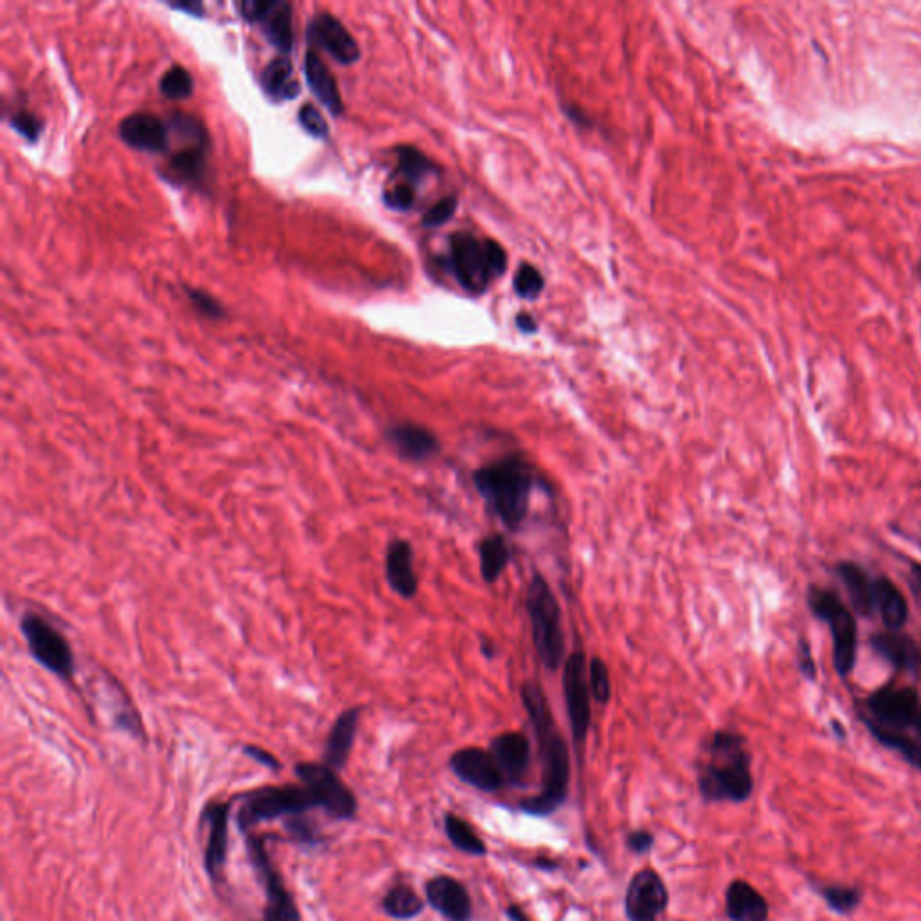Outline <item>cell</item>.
<instances>
[{
	"instance_id": "6da1fadb",
	"label": "cell",
	"mask_w": 921,
	"mask_h": 921,
	"mask_svg": "<svg viewBox=\"0 0 921 921\" xmlns=\"http://www.w3.org/2000/svg\"><path fill=\"white\" fill-rule=\"evenodd\" d=\"M522 706L526 709L533 733L538 742L542 763V788L536 796L519 801V810L533 818H547L565 805L571 781L568 742L552 719L546 693L536 682H524L521 687Z\"/></svg>"
},
{
	"instance_id": "7a4b0ae2",
	"label": "cell",
	"mask_w": 921,
	"mask_h": 921,
	"mask_svg": "<svg viewBox=\"0 0 921 921\" xmlns=\"http://www.w3.org/2000/svg\"><path fill=\"white\" fill-rule=\"evenodd\" d=\"M697 785L704 802L709 805L749 801L755 792V776L744 734L731 729H719L711 734L706 758L698 766Z\"/></svg>"
},
{
	"instance_id": "3957f363",
	"label": "cell",
	"mask_w": 921,
	"mask_h": 921,
	"mask_svg": "<svg viewBox=\"0 0 921 921\" xmlns=\"http://www.w3.org/2000/svg\"><path fill=\"white\" fill-rule=\"evenodd\" d=\"M474 486L485 500L488 510L505 524L506 530L519 532L526 521L535 469L522 453H506L505 458L475 470Z\"/></svg>"
},
{
	"instance_id": "277c9868",
	"label": "cell",
	"mask_w": 921,
	"mask_h": 921,
	"mask_svg": "<svg viewBox=\"0 0 921 921\" xmlns=\"http://www.w3.org/2000/svg\"><path fill=\"white\" fill-rule=\"evenodd\" d=\"M448 266L459 287L481 296L508 269L505 247L495 240H483L470 231H459L448 245Z\"/></svg>"
},
{
	"instance_id": "5b68a950",
	"label": "cell",
	"mask_w": 921,
	"mask_h": 921,
	"mask_svg": "<svg viewBox=\"0 0 921 921\" xmlns=\"http://www.w3.org/2000/svg\"><path fill=\"white\" fill-rule=\"evenodd\" d=\"M807 607L816 620L827 626L832 637L833 668L838 679L851 677L859 659V623L854 610L833 588L808 585Z\"/></svg>"
},
{
	"instance_id": "8992f818",
	"label": "cell",
	"mask_w": 921,
	"mask_h": 921,
	"mask_svg": "<svg viewBox=\"0 0 921 921\" xmlns=\"http://www.w3.org/2000/svg\"><path fill=\"white\" fill-rule=\"evenodd\" d=\"M526 610L532 623L533 646L542 664L557 672L565 659L562 609L544 574L535 571L526 588Z\"/></svg>"
},
{
	"instance_id": "52a82bcc",
	"label": "cell",
	"mask_w": 921,
	"mask_h": 921,
	"mask_svg": "<svg viewBox=\"0 0 921 921\" xmlns=\"http://www.w3.org/2000/svg\"><path fill=\"white\" fill-rule=\"evenodd\" d=\"M238 797L241 805L236 812V826L244 837L260 823L279 819L285 821L294 816H307L313 808H321L318 796L302 783L260 786Z\"/></svg>"
},
{
	"instance_id": "ba28073f",
	"label": "cell",
	"mask_w": 921,
	"mask_h": 921,
	"mask_svg": "<svg viewBox=\"0 0 921 921\" xmlns=\"http://www.w3.org/2000/svg\"><path fill=\"white\" fill-rule=\"evenodd\" d=\"M920 709L921 695L918 687L889 681L864 698L862 709H859V719L862 724L907 733L914 727Z\"/></svg>"
},
{
	"instance_id": "9c48e42d",
	"label": "cell",
	"mask_w": 921,
	"mask_h": 921,
	"mask_svg": "<svg viewBox=\"0 0 921 921\" xmlns=\"http://www.w3.org/2000/svg\"><path fill=\"white\" fill-rule=\"evenodd\" d=\"M265 843L266 837H260L258 833L250 832L249 835H245L247 857L254 870L256 879L265 891V909L261 912L260 921H302L296 898L291 896L282 873L272 862Z\"/></svg>"
},
{
	"instance_id": "30bf717a",
	"label": "cell",
	"mask_w": 921,
	"mask_h": 921,
	"mask_svg": "<svg viewBox=\"0 0 921 921\" xmlns=\"http://www.w3.org/2000/svg\"><path fill=\"white\" fill-rule=\"evenodd\" d=\"M21 631L26 639L33 659L46 668L52 675L71 682L76 672L73 648L65 635L52 626L46 618L27 612L21 620Z\"/></svg>"
},
{
	"instance_id": "8fae6325",
	"label": "cell",
	"mask_w": 921,
	"mask_h": 921,
	"mask_svg": "<svg viewBox=\"0 0 921 921\" xmlns=\"http://www.w3.org/2000/svg\"><path fill=\"white\" fill-rule=\"evenodd\" d=\"M299 783L307 785L318 796L321 810L335 821H353L359 813V799L353 791L326 763L304 761L294 767Z\"/></svg>"
},
{
	"instance_id": "7c38bea8",
	"label": "cell",
	"mask_w": 921,
	"mask_h": 921,
	"mask_svg": "<svg viewBox=\"0 0 921 921\" xmlns=\"http://www.w3.org/2000/svg\"><path fill=\"white\" fill-rule=\"evenodd\" d=\"M563 698L568 706L569 724L573 734V744L578 752L587 739L593 711H590V686H588V667L585 654L574 650L563 667Z\"/></svg>"
},
{
	"instance_id": "4fadbf2b",
	"label": "cell",
	"mask_w": 921,
	"mask_h": 921,
	"mask_svg": "<svg viewBox=\"0 0 921 921\" xmlns=\"http://www.w3.org/2000/svg\"><path fill=\"white\" fill-rule=\"evenodd\" d=\"M241 18L260 27L271 46L283 52L294 46V5L287 0H241L236 4Z\"/></svg>"
},
{
	"instance_id": "5bb4252c",
	"label": "cell",
	"mask_w": 921,
	"mask_h": 921,
	"mask_svg": "<svg viewBox=\"0 0 921 921\" xmlns=\"http://www.w3.org/2000/svg\"><path fill=\"white\" fill-rule=\"evenodd\" d=\"M236 796L231 801H209L200 813V823L208 824L209 837L203 849V870L208 873L214 889L225 885V866L229 857V818L231 808L235 805Z\"/></svg>"
},
{
	"instance_id": "9a60e30c",
	"label": "cell",
	"mask_w": 921,
	"mask_h": 921,
	"mask_svg": "<svg viewBox=\"0 0 921 921\" xmlns=\"http://www.w3.org/2000/svg\"><path fill=\"white\" fill-rule=\"evenodd\" d=\"M670 893L661 874L643 868L632 876L625 891V914L628 921H659L667 912Z\"/></svg>"
},
{
	"instance_id": "2e32d148",
	"label": "cell",
	"mask_w": 921,
	"mask_h": 921,
	"mask_svg": "<svg viewBox=\"0 0 921 921\" xmlns=\"http://www.w3.org/2000/svg\"><path fill=\"white\" fill-rule=\"evenodd\" d=\"M448 767L453 772V776L475 791L497 794L505 788H510L489 749L464 747V749L456 750L448 760Z\"/></svg>"
},
{
	"instance_id": "e0dca14e",
	"label": "cell",
	"mask_w": 921,
	"mask_h": 921,
	"mask_svg": "<svg viewBox=\"0 0 921 921\" xmlns=\"http://www.w3.org/2000/svg\"><path fill=\"white\" fill-rule=\"evenodd\" d=\"M307 35L312 46L328 52L329 57L343 65H351L360 60L359 43L334 13H315L308 24Z\"/></svg>"
},
{
	"instance_id": "ac0fdd59",
	"label": "cell",
	"mask_w": 921,
	"mask_h": 921,
	"mask_svg": "<svg viewBox=\"0 0 921 921\" xmlns=\"http://www.w3.org/2000/svg\"><path fill=\"white\" fill-rule=\"evenodd\" d=\"M489 752L511 788H526L532 769V744L521 731H506L491 739Z\"/></svg>"
},
{
	"instance_id": "d6986e66",
	"label": "cell",
	"mask_w": 921,
	"mask_h": 921,
	"mask_svg": "<svg viewBox=\"0 0 921 921\" xmlns=\"http://www.w3.org/2000/svg\"><path fill=\"white\" fill-rule=\"evenodd\" d=\"M425 900L445 921H472L474 901L463 882L450 874H437L425 884Z\"/></svg>"
},
{
	"instance_id": "ffe728a7",
	"label": "cell",
	"mask_w": 921,
	"mask_h": 921,
	"mask_svg": "<svg viewBox=\"0 0 921 921\" xmlns=\"http://www.w3.org/2000/svg\"><path fill=\"white\" fill-rule=\"evenodd\" d=\"M874 656L887 662L895 672L917 677L921 672V648L912 635L904 631H882L870 635Z\"/></svg>"
},
{
	"instance_id": "44dd1931",
	"label": "cell",
	"mask_w": 921,
	"mask_h": 921,
	"mask_svg": "<svg viewBox=\"0 0 921 921\" xmlns=\"http://www.w3.org/2000/svg\"><path fill=\"white\" fill-rule=\"evenodd\" d=\"M386 436L395 452L409 463H425L441 450L436 434L420 423H396L387 428Z\"/></svg>"
},
{
	"instance_id": "7402d4cb",
	"label": "cell",
	"mask_w": 921,
	"mask_h": 921,
	"mask_svg": "<svg viewBox=\"0 0 921 921\" xmlns=\"http://www.w3.org/2000/svg\"><path fill=\"white\" fill-rule=\"evenodd\" d=\"M120 137L134 150L161 153L170 145V125L150 112L126 115L120 123Z\"/></svg>"
},
{
	"instance_id": "603a6c76",
	"label": "cell",
	"mask_w": 921,
	"mask_h": 921,
	"mask_svg": "<svg viewBox=\"0 0 921 921\" xmlns=\"http://www.w3.org/2000/svg\"><path fill=\"white\" fill-rule=\"evenodd\" d=\"M833 573L838 582L843 583L844 590L848 594L849 609L854 610L855 615L871 620L874 615V576H871L870 571L860 563L843 560L835 563Z\"/></svg>"
},
{
	"instance_id": "cb8c5ba5",
	"label": "cell",
	"mask_w": 921,
	"mask_h": 921,
	"mask_svg": "<svg viewBox=\"0 0 921 921\" xmlns=\"http://www.w3.org/2000/svg\"><path fill=\"white\" fill-rule=\"evenodd\" d=\"M386 578L400 598L412 599L416 596L420 583L414 571V552L411 544L403 538H395L387 546Z\"/></svg>"
},
{
	"instance_id": "d4e9b609",
	"label": "cell",
	"mask_w": 921,
	"mask_h": 921,
	"mask_svg": "<svg viewBox=\"0 0 921 921\" xmlns=\"http://www.w3.org/2000/svg\"><path fill=\"white\" fill-rule=\"evenodd\" d=\"M874 615L884 623L885 631H904L909 621L906 594L889 576L879 574L873 578Z\"/></svg>"
},
{
	"instance_id": "484cf974",
	"label": "cell",
	"mask_w": 921,
	"mask_h": 921,
	"mask_svg": "<svg viewBox=\"0 0 921 921\" xmlns=\"http://www.w3.org/2000/svg\"><path fill=\"white\" fill-rule=\"evenodd\" d=\"M304 78L312 95L318 98L324 109L328 110L329 114L335 117L343 115L344 103L339 84L321 54L313 49L307 51L304 57Z\"/></svg>"
},
{
	"instance_id": "4316f807",
	"label": "cell",
	"mask_w": 921,
	"mask_h": 921,
	"mask_svg": "<svg viewBox=\"0 0 921 921\" xmlns=\"http://www.w3.org/2000/svg\"><path fill=\"white\" fill-rule=\"evenodd\" d=\"M729 921H769L771 907L766 896L745 880H733L725 889Z\"/></svg>"
},
{
	"instance_id": "83f0119b",
	"label": "cell",
	"mask_w": 921,
	"mask_h": 921,
	"mask_svg": "<svg viewBox=\"0 0 921 921\" xmlns=\"http://www.w3.org/2000/svg\"><path fill=\"white\" fill-rule=\"evenodd\" d=\"M360 708H349L339 714L334 725L329 729L326 747H324V761L334 771L340 772L348 766L349 755L353 750L354 739L359 733Z\"/></svg>"
},
{
	"instance_id": "f1b7e54d",
	"label": "cell",
	"mask_w": 921,
	"mask_h": 921,
	"mask_svg": "<svg viewBox=\"0 0 921 921\" xmlns=\"http://www.w3.org/2000/svg\"><path fill=\"white\" fill-rule=\"evenodd\" d=\"M261 89L274 103H285L301 95V84L288 57H277L261 71Z\"/></svg>"
},
{
	"instance_id": "f546056e",
	"label": "cell",
	"mask_w": 921,
	"mask_h": 921,
	"mask_svg": "<svg viewBox=\"0 0 921 921\" xmlns=\"http://www.w3.org/2000/svg\"><path fill=\"white\" fill-rule=\"evenodd\" d=\"M208 148L209 142H184L183 148L173 153L164 175L172 183L200 186L208 167Z\"/></svg>"
},
{
	"instance_id": "4dcf8cb0",
	"label": "cell",
	"mask_w": 921,
	"mask_h": 921,
	"mask_svg": "<svg viewBox=\"0 0 921 921\" xmlns=\"http://www.w3.org/2000/svg\"><path fill=\"white\" fill-rule=\"evenodd\" d=\"M381 907L390 920L411 921L422 917L425 911V900L412 889L411 885L395 884L382 898Z\"/></svg>"
},
{
	"instance_id": "1f68e13d",
	"label": "cell",
	"mask_w": 921,
	"mask_h": 921,
	"mask_svg": "<svg viewBox=\"0 0 921 921\" xmlns=\"http://www.w3.org/2000/svg\"><path fill=\"white\" fill-rule=\"evenodd\" d=\"M511 562L510 542L505 535L491 533L480 544L481 576L486 583L497 582Z\"/></svg>"
},
{
	"instance_id": "d6a6232c",
	"label": "cell",
	"mask_w": 921,
	"mask_h": 921,
	"mask_svg": "<svg viewBox=\"0 0 921 921\" xmlns=\"http://www.w3.org/2000/svg\"><path fill=\"white\" fill-rule=\"evenodd\" d=\"M398 155V175L401 181L411 184L418 189L420 184L425 183L428 177L439 175V166L431 157L425 155L416 146L401 145L396 148Z\"/></svg>"
},
{
	"instance_id": "836d02e7",
	"label": "cell",
	"mask_w": 921,
	"mask_h": 921,
	"mask_svg": "<svg viewBox=\"0 0 921 921\" xmlns=\"http://www.w3.org/2000/svg\"><path fill=\"white\" fill-rule=\"evenodd\" d=\"M443 826H445V835H447L450 844L461 854L470 855V857H486L488 855V846H486L485 841L475 833L470 823H466L463 818H459L458 813H445Z\"/></svg>"
},
{
	"instance_id": "e575fe53",
	"label": "cell",
	"mask_w": 921,
	"mask_h": 921,
	"mask_svg": "<svg viewBox=\"0 0 921 921\" xmlns=\"http://www.w3.org/2000/svg\"><path fill=\"white\" fill-rule=\"evenodd\" d=\"M812 889L823 898L833 912H837L841 917H849L859 909L864 898V893L855 887V885L846 884H819L812 882Z\"/></svg>"
},
{
	"instance_id": "d590c367",
	"label": "cell",
	"mask_w": 921,
	"mask_h": 921,
	"mask_svg": "<svg viewBox=\"0 0 921 921\" xmlns=\"http://www.w3.org/2000/svg\"><path fill=\"white\" fill-rule=\"evenodd\" d=\"M880 745H884L885 749L893 750L896 755H900L909 766L921 771V744L917 739L911 738L907 733H898V731H889L882 729L879 725L864 724Z\"/></svg>"
},
{
	"instance_id": "8d00e7d4",
	"label": "cell",
	"mask_w": 921,
	"mask_h": 921,
	"mask_svg": "<svg viewBox=\"0 0 921 921\" xmlns=\"http://www.w3.org/2000/svg\"><path fill=\"white\" fill-rule=\"evenodd\" d=\"M194 76L188 69L178 65V63L167 69L166 73L162 74L161 79H159V89H161L162 96H166L167 99H173V101L188 99L189 96L194 95Z\"/></svg>"
},
{
	"instance_id": "74e56055",
	"label": "cell",
	"mask_w": 921,
	"mask_h": 921,
	"mask_svg": "<svg viewBox=\"0 0 921 921\" xmlns=\"http://www.w3.org/2000/svg\"><path fill=\"white\" fill-rule=\"evenodd\" d=\"M283 826L287 830L291 843L299 844V846H319V844L328 841V837L319 832V827L307 816H294V818L285 819Z\"/></svg>"
},
{
	"instance_id": "f35d334b",
	"label": "cell",
	"mask_w": 921,
	"mask_h": 921,
	"mask_svg": "<svg viewBox=\"0 0 921 921\" xmlns=\"http://www.w3.org/2000/svg\"><path fill=\"white\" fill-rule=\"evenodd\" d=\"M546 287L542 272L532 263H522L516 269L515 277H513V290L516 296L526 301H535L540 297L542 291Z\"/></svg>"
},
{
	"instance_id": "ab89813d",
	"label": "cell",
	"mask_w": 921,
	"mask_h": 921,
	"mask_svg": "<svg viewBox=\"0 0 921 921\" xmlns=\"http://www.w3.org/2000/svg\"><path fill=\"white\" fill-rule=\"evenodd\" d=\"M588 686H590L594 700H598L599 704L609 702L612 695L610 673L601 657H594L588 664Z\"/></svg>"
},
{
	"instance_id": "60d3db41",
	"label": "cell",
	"mask_w": 921,
	"mask_h": 921,
	"mask_svg": "<svg viewBox=\"0 0 921 921\" xmlns=\"http://www.w3.org/2000/svg\"><path fill=\"white\" fill-rule=\"evenodd\" d=\"M459 200L456 195H447V197H443L441 200H437L434 206L425 211L423 214V227H427V229H436V227H441V225L448 224L450 220H452L453 214L458 211Z\"/></svg>"
},
{
	"instance_id": "b9f144b4",
	"label": "cell",
	"mask_w": 921,
	"mask_h": 921,
	"mask_svg": "<svg viewBox=\"0 0 921 921\" xmlns=\"http://www.w3.org/2000/svg\"><path fill=\"white\" fill-rule=\"evenodd\" d=\"M416 194L418 189L414 186L401 181V183L393 184V186L386 188L382 198H384L387 208L398 211V213H407L416 202Z\"/></svg>"
},
{
	"instance_id": "7bdbcfd3",
	"label": "cell",
	"mask_w": 921,
	"mask_h": 921,
	"mask_svg": "<svg viewBox=\"0 0 921 921\" xmlns=\"http://www.w3.org/2000/svg\"><path fill=\"white\" fill-rule=\"evenodd\" d=\"M8 120H10L11 128L18 136L24 137L27 142H37L42 136V121L38 120L37 115L29 110H15Z\"/></svg>"
},
{
	"instance_id": "ee69618b",
	"label": "cell",
	"mask_w": 921,
	"mask_h": 921,
	"mask_svg": "<svg viewBox=\"0 0 921 921\" xmlns=\"http://www.w3.org/2000/svg\"><path fill=\"white\" fill-rule=\"evenodd\" d=\"M297 120H299V125L304 128V132L315 139H326L329 136L328 121L321 114V110L315 104H302Z\"/></svg>"
},
{
	"instance_id": "f6af8a7d",
	"label": "cell",
	"mask_w": 921,
	"mask_h": 921,
	"mask_svg": "<svg viewBox=\"0 0 921 921\" xmlns=\"http://www.w3.org/2000/svg\"><path fill=\"white\" fill-rule=\"evenodd\" d=\"M189 301L197 308L198 312L209 319H222L225 315V310L209 291L202 288L186 287Z\"/></svg>"
},
{
	"instance_id": "bcb514c9",
	"label": "cell",
	"mask_w": 921,
	"mask_h": 921,
	"mask_svg": "<svg viewBox=\"0 0 921 921\" xmlns=\"http://www.w3.org/2000/svg\"><path fill=\"white\" fill-rule=\"evenodd\" d=\"M796 662L802 677L808 682L818 681V662L813 659L812 646L808 639H799L797 643Z\"/></svg>"
},
{
	"instance_id": "7dc6e473",
	"label": "cell",
	"mask_w": 921,
	"mask_h": 921,
	"mask_svg": "<svg viewBox=\"0 0 921 921\" xmlns=\"http://www.w3.org/2000/svg\"><path fill=\"white\" fill-rule=\"evenodd\" d=\"M626 848L631 849L634 855H646L650 854L651 848H654V844H656V837H654V833L648 832V830H632V832L626 833Z\"/></svg>"
},
{
	"instance_id": "c3c4849f",
	"label": "cell",
	"mask_w": 921,
	"mask_h": 921,
	"mask_svg": "<svg viewBox=\"0 0 921 921\" xmlns=\"http://www.w3.org/2000/svg\"><path fill=\"white\" fill-rule=\"evenodd\" d=\"M244 752L249 756L250 760H254L256 763H260V766L266 767L271 771H279L282 769V763H279L276 756L269 752V750L261 749L258 745H245Z\"/></svg>"
},
{
	"instance_id": "681fc988",
	"label": "cell",
	"mask_w": 921,
	"mask_h": 921,
	"mask_svg": "<svg viewBox=\"0 0 921 921\" xmlns=\"http://www.w3.org/2000/svg\"><path fill=\"white\" fill-rule=\"evenodd\" d=\"M515 324L522 334H536V329H538V323H536L535 318H533L532 313L527 312L519 313Z\"/></svg>"
},
{
	"instance_id": "f907efd6",
	"label": "cell",
	"mask_w": 921,
	"mask_h": 921,
	"mask_svg": "<svg viewBox=\"0 0 921 921\" xmlns=\"http://www.w3.org/2000/svg\"><path fill=\"white\" fill-rule=\"evenodd\" d=\"M172 10L183 11V13H188L191 16H203L206 13V8L200 2H175V4H167Z\"/></svg>"
},
{
	"instance_id": "816d5d0a",
	"label": "cell",
	"mask_w": 921,
	"mask_h": 921,
	"mask_svg": "<svg viewBox=\"0 0 921 921\" xmlns=\"http://www.w3.org/2000/svg\"><path fill=\"white\" fill-rule=\"evenodd\" d=\"M909 585H911L912 593L917 594L918 598H921V563L911 562Z\"/></svg>"
},
{
	"instance_id": "f5cc1de1",
	"label": "cell",
	"mask_w": 921,
	"mask_h": 921,
	"mask_svg": "<svg viewBox=\"0 0 921 921\" xmlns=\"http://www.w3.org/2000/svg\"><path fill=\"white\" fill-rule=\"evenodd\" d=\"M506 917L510 921H532L527 917L526 911L521 906H516V904L506 907Z\"/></svg>"
},
{
	"instance_id": "db71d44e",
	"label": "cell",
	"mask_w": 921,
	"mask_h": 921,
	"mask_svg": "<svg viewBox=\"0 0 921 921\" xmlns=\"http://www.w3.org/2000/svg\"><path fill=\"white\" fill-rule=\"evenodd\" d=\"M481 648H483V654H485L488 659H491V657L495 656V646L491 645L489 640H483V645H481Z\"/></svg>"
},
{
	"instance_id": "11a10c76",
	"label": "cell",
	"mask_w": 921,
	"mask_h": 921,
	"mask_svg": "<svg viewBox=\"0 0 921 921\" xmlns=\"http://www.w3.org/2000/svg\"><path fill=\"white\" fill-rule=\"evenodd\" d=\"M536 866H538V868H540V870H555V868H557V864H555V862H552V860H544V859L536 860Z\"/></svg>"
},
{
	"instance_id": "9f6ffc18",
	"label": "cell",
	"mask_w": 921,
	"mask_h": 921,
	"mask_svg": "<svg viewBox=\"0 0 921 921\" xmlns=\"http://www.w3.org/2000/svg\"><path fill=\"white\" fill-rule=\"evenodd\" d=\"M912 729H914V733H917L918 738L921 739V709L920 713H918L917 722H914V727Z\"/></svg>"
},
{
	"instance_id": "6f0895ef",
	"label": "cell",
	"mask_w": 921,
	"mask_h": 921,
	"mask_svg": "<svg viewBox=\"0 0 921 921\" xmlns=\"http://www.w3.org/2000/svg\"><path fill=\"white\" fill-rule=\"evenodd\" d=\"M920 547H921V540H920Z\"/></svg>"
}]
</instances>
